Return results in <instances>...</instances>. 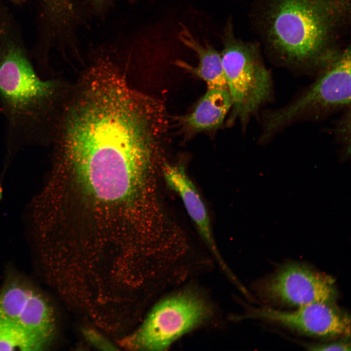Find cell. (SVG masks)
Instances as JSON below:
<instances>
[{
	"label": "cell",
	"instance_id": "obj_14",
	"mask_svg": "<svg viewBox=\"0 0 351 351\" xmlns=\"http://www.w3.org/2000/svg\"><path fill=\"white\" fill-rule=\"evenodd\" d=\"M84 335L90 343L95 347L103 350H117L111 343L94 330L85 329Z\"/></svg>",
	"mask_w": 351,
	"mask_h": 351
},
{
	"label": "cell",
	"instance_id": "obj_12",
	"mask_svg": "<svg viewBox=\"0 0 351 351\" xmlns=\"http://www.w3.org/2000/svg\"><path fill=\"white\" fill-rule=\"evenodd\" d=\"M179 38L196 54L198 62L195 67L183 60H177L176 65L203 80L206 83L207 88L228 89L221 55L210 44L201 43L183 24Z\"/></svg>",
	"mask_w": 351,
	"mask_h": 351
},
{
	"label": "cell",
	"instance_id": "obj_1",
	"mask_svg": "<svg viewBox=\"0 0 351 351\" xmlns=\"http://www.w3.org/2000/svg\"><path fill=\"white\" fill-rule=\"evenodd\" d=\"M91 74L54 137L90 195L128 201L143 185L155 148L169 136V117L161 101L131 89L115 69Z\"/></svg>",
	"mask_w": 351,
	"mask_h": 351
},
{
	"label": "cell",
	"instance_id": "obj_3",
	"mask_svg": "<svg viewBox=\"0 0 351 351\" xmlns=\"http://www.w3.org/2000/svg\"><path fill=\"white\" fill-rule=\"evenodd\" d=\"M0 43V109L8 142H47L54 138L60 84L39 77L23 47L2 35Z\"/></svg>",
	"mask_w": 351,
	"mask_h": 351
},
{
	"label": "cell",
	"instance_id": "obj_7",
	"mask_svg": "<svg viewBox=\"0 0 351 351\" xmlns=\"http://www.w3.org/2000/svg\"><path fill=\"white\" fill-rule=\"evenodd\" d=\"M256 295L279 306L300 307L315 302H335L337 292L333 278L307 264L290 261L255 282Z\"/></svg>",
	"mask_w": 351,
	"mask_h": 351
},
{
	"label": "cell",
	"instance_id": "obj_9",
	"mask_svg": "<svg viewBox=\"0 0 351 351\" xmlns=\"http://www.w3.org/2000/svg\"><path fill=\"white\" fill-rule=\"evenodd\" d=\"M0 318L47 339L55 332L53 310L43 295L22 281L8 282L0 291Z\"/></svg>",
	"mask_w": 351,
	"mask_h": 351
},
{
	"label": "cell",
	"instance_id": "obj_10",
	"mask_svg": "<svg viewBox=\"0 0 351 351\" xmlns=\"http://www.w3.org/2000/svg\"><path fill=\"white\" fill-rule=\"evenodd\" d=\"M163 174L168 187L180 195L200 235L220 267L227 275L230 274L231 271L223 260L215 244L205 205L194 184L187 175L184 165L165 163Z\"/></svg>",
	"mask_w": 351,
	"mask_h": 351
},
{
	"label": "cell",
	"instance_id": "obj_11",
	"mask_svg": "<svg viewBox=\"0 0 351 351\" xmlns=\"http://www.w3.org/2000/svg\"><path fill=\"white\" fill-rule=\"evenodd\" d=\"M232 107V100L227 89L207 88L192 109L175 117L174 121L183 136L191 137L217 129Z\"/></svg>",
	"mask_w": 351,
	"mask_h": 351
},
{
	"label": "cell",
	"instance_id": "obj_2",
	"mask_svg": "<svg viewBox=\"0 0 351 351\" xmlns=\"http://www.w3.org/2000/svg\"><path fill=\"white\" fill-rule=\"evenodd\" d=\"M259 24L280 63L317 74L345 46L351 0H262Z\"/></svg>",
	"mask_w": 351,
	"mask_h": 351
},
{
	"label": "cell",
	"instance_id": "obj_13",
	"mask_svg": "<svg viewBox=\"0 0 351 351\" xmlns=\"http://www.w3.org/2000/svg\"><path fill=\"white\" fill-rule=\"evenodd\" d=\"M49 341L20 325L0 318V351H39Z\"/></svg>",
	"mask_w": 351,
	"mask_h": 351
},
{
	"label": "cell",
	"instance_id": "obj_8",
	"mask_svg": "<svg viewBox=\"0 0 351 351\" xmlns=\"http://www.w3.org/2000/svg\"><path fill=\"white\" fill-rule=\"evenodd\" d=\"M297 308L292 311L266 307L249 308L239 319L266 320L315 337H350V317L341 311L335 302H315Z\"/></svg>",
	"mask_w": 351,
	"mask_h": 351
},
{
	"label": "cell",
	"instance_id": "obj_6",
	"mask_svg": "<svg viewBox=\"0 0 351 351\" xmlns=\"http://www.w3.org/2000/svg\"><path fill=\"white\" fill-rule=\"evenodd\" d=\"M212 309L206 298L192 289L166 297L152 309L140 327L122 342L129 349L162 351L198 327L211 317Z\"/></svg>",
	"mask_w": 351,
	"mask_h": 351
},
{
	"label": "cell",
	"instance_id": "obj_16",
	"mask_svg": "<svg viewBox=\"0 0 351 351\" xmlns=\"http://www.w3.org/2000/svg\"><path fill=\"white\" fill-rule=\"evenodd\" d=\"M117 0H85L90 9L95 14L104 13ZM133 1V0H127Z\"/></svg>",
	"mask_w": 351,
	"mask_h": 351
},
{
	"label": "cell",
	"instance_id": "obj_5",
	"mask_svg": "<svg viewBox=\"0 0 351 351\" xmlns=\"http://www.w3.org/2000/svg\"><path fill=\"white\" fill-rule=\"evenodd\" d=\"M227 86L232 100L228 125L238 120L246 128L251 118L273 95L271 74L257 46L244 42L226 29L221 54Z\"/></svg>",
	"mask_w": 351,
	"mask_h": 351
},
{
	"label": "cell",
	"instance_id": "obj_15",
	"mask_svg": "<svg viewBox=\"0 0 351 351\" xmlns=\"http://www.w3.org/2000/svg\"><path fill=\"white\" fill-rule=\"evenodd\" d=\"M307 347L308 350L312 351H351L350 343L346 340L315 344L308 346Z\"/></svg>",
	"mask_w": 351,
	"mask_h": 351
},
{
	"label": "cell",
	"instance_id": "obj_4",
	"mask_svg": "<svg viewBox=\"0 0 351 351\" xmlns=\"http://www.w3.org/2000/svg\"><path fill=\"white\" fill-rule=\"evenodd\" d=\"M350 45L342 47L319 73L315 80L286 105L264 111L262 116L261 144L297 121L318 117L350 107Z\"/></svg>",
	"mask_w": 351,
	"mask_h": 351
},
{
	"label": "cell",
	"instance_id": "obj_17",
	"mask_svg": "<svg viewBox=\"0 0 351 351\" xmlns=\"http://www.w3.org/2000/svg\"><path fill=\"white\" fill-rule=\"evenodd\" d=\"M13 2L20 3L23 1V0H9Z\"/></svg>",
	"mask_w": 351,
	"mask_h": 351
}]
</instances>
